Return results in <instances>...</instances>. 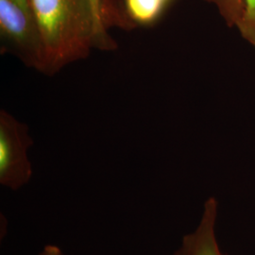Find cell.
<instances>
[{"instance_id": "6da1fadb", "label": "cell", "mask_w": 255, "mask_h": 255, "mask_svg": "<svg viewBox=\"0 0 255 255\" xmlns=\"http://www.w3.org/2000/svg\"><path fill=\"white\" fill-rule=\"evenodd\" d=\"M43 40L48 75L88 57L99 36L87 0H30Z\"/></svg>"}, {"instance_id": "7a4b0ae2", "label": "cell", "mask_w": 255, "mask_h": 255, "mask_svg": "<svg viewBox=\"0 0 255 255\" xmlns=\"http://www.w3.org/2000/svg\"><path fill=\"white\" fill-rule=\"evenodd\" d=\"M0 32L2 49L45 73V48L30 0H0Z\"/></svg>"}, {"instance_id": "3957f363", "label": "cell", "mask_w": 255, "mask_h": 255, "mask_svg": "<svg viewBox=\"0 0 255 255\" xmlns=\"http://www.w3.org/2000/svg\"><path fill=\"white\" fill-rule=\"evenodd\" d=\"M33 144L27 127L6 111L0 113V183L18 190L29 182L32 167L27 151Z\"/></svg>"}, {"instance_id": "277c9868", "label": "cell", "mask_w": 255, "mask_h": 255, "mask_svg": "<svg viewBox=\"0 0 255 255\" xmlns=\"http://www.w3.org/2000/svg\"><path fill=\"white\" fill-rule=\"evenodd\" d=\"M218 213V201L210 198L204 203L197 228L183 237L182 245L174 255H224L217 237Z\"/></svg>"}, {"instance_id": "5b68a950", "label": "cell", "mask_w": 255, "mask_h": 255, "mask_svg": "<svg viewBox=\"0 0 255 255\" xmlns=\"http://www.w3.org/2000/svg\"><path fill=\"white\" fill-rule=\"evenodd\" d=\"M99 36V49L113 50L117 47L116 42L110 37L107 28L113 26L132 27V24L126 16L119 12L112 0H87Z\"/></svg>"}, {"instance_id": "8992f818", "label": "cell", "mask_w": 255, "mask_h": 255, "mask_svg": "<svg viewBox=\"0 0 255 255\" xmlns=\"http://www.w3.org/2000/svg\"><path fill=\"white\" fill-rule=\"evenodd\" d=\"M164 0H125L128 18L141 25L155 22L164 9Z\"/></svg>"}, {"instance_id": "52a82bcc", "label": "cell", "mask_w": 255, "mask_h": 255, "mask_svg": "<svg viewBox=\"0 0 255 255\" xmlns=\"http://www.w3.org/2000/svg\"><path fill=\"white\" fill-rule=\"evenodd\" d=\"M215 3L220 13L230 26L239 28L245 14V5L243 0H208Z\"/></svg>"}, {"instance_id": "ba28073f", "label": "cell", "mask_w": 255, "mask_h": 255, "mask_svg": "<svg viewBox=\"0 0 255 255\" xmlns=\"http://www.w3.org/2000/svg\"><path fill=\"white\" fill-rule=\"evenodd\" d=\"M243 1L245 5V14L238 30L245 40L255 47V0Z\"/></svg>"}, {"instance_id": "9c48e42d", "label": "cell", "mask_w": 255, "mask_h": 255, "mask_svg": "<svg viewBox=\"0 0 255 255\" xmlns=\"http://www.w3.org/2000/svg\"><path fill=\"white\" fill-rule=\"evenodd\" d=\"M40 255H64V254L58 246L46 245L41 252Z\"/></svg>"}, {"instance_id": "30bf717a", "label": "cell", "mask_w": 255, "mask_h": 255, "mask_svg": "<svg viewBox=\"0 0 255 255\" xmlns=\"http://www.w3.org/2000/svg\"><path fill=\"white\" fill-rule=\"evenodd\" d=\"M164 1H165V2H167V1H168V0H164Z\"/></svg>"}]
</instances>
